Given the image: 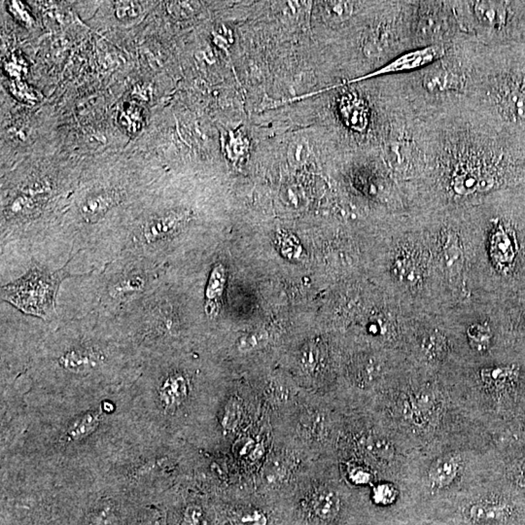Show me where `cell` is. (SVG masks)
<instances>
[{"label":"cell","instance_id":"1","mask_svg":"<svg viewBox=\"0 0 525 525\" xmlns=\"http://www.w3.org/2000/svg\"><path fill=\"white\" fill-rule=\"evenodd\" d=\"M423 119L427 126V168L417 212L465 208L525 187V142L467 100Z\"/></svg>","mask_w":525,"mask_h":525},{"label":"cell","instance_id":"2","mask_svg":"<svg viewBox=\"0 0 525 525\" xmlns=\"http://www.w3.org/2000/svg\"><path fill=\"white\" fill-rule=\"evenodd\" d=\"M386 271L394 303L407 315L440 314L451 308L416 213L391 221Z\"/></svg>","mask_w":525,"mask_h":525},{"label":"cell","instance_id":"3","mask_svg":"<svg viewBox=\"0 0 525 525\" xmlns=\"http://www.w3.org/2000/svg\"><path fill=\"white\" fill-rule=\"evenodd\" d=\"M466 100L525 142V43L487 47L475 42Z\"/></svg>","mask_w":525,"mask_h":525},{"label":"cell","instance_id":"4","mask_svg":"<svg viewBox=\"0 0 525 525\" xmlns=\"http://www.w3.org/2000/svg\"><path fill=\"white\" fill-rule=\"evenodd\" d=\"M475 42L460 36L445 57L410 74L388 76L396 93L421 118H429L467 100Z\"/></svg>","mask_w":525,"mask_h":525},{"label":"cell","instance_id":"5","mask_svg":"<svg viewBox=\"0 0 525 525\" xmlns=\"http://www.w3.org/2000/svg\"><path fill=\"white\" fill-rule=\"evenodd\" d=\"M398 95V93H397ZM383 160L416 212L427 168V126L398 95L383 135Z\"/></svg>","mask_w":525,"mask_h":525},{"label":"cell","instance_id":"6","mask_svg":"<svg viewBox=\"0 0 525 525\" xmlns=\"http://www.w3.org/2000/svg\"><path fill=\"white\" fill-rule=\"evenodd\" d=\"M416 214L423 227L436 271L451 308L468 301L467 261L460 210H423Z\"/></svg>","mask_w":525,"mask_h":525},{"label":"cell","instance_id":"7","mask_svg":"<svg viewBox=\"0 0 525 525\" xmlns=\"http://www.w3.org/2000/svg\"><path fill=\"white\" fill-rule=\"evenodd\" d=\"M462 36L487 47L525 43V1H454Z\"/></svg>","mask_w":525,"mask_h":525},{"label":"cell","instance_id":"8","mask_svg":"<svg viewBox=\"0 0 525 525\" xmlns=\"http://www.w3.org/2000/svg\"><path fill=\"white\" fill-rule=\"evenodd\" d=\"M401 25L407 51L449 46L461 36L454 1H401Z\"/></svg>","mask_w":525,"mask_h":525},{"label":"cell","instance_id":"9","mask_svg":"<svg viewBox=\"0 0 525 525\" xmlns=\"http://www.w3.org/2000/svg\"><path fill=\"white\" fill-rule=\"evenodd\" d=\"M69 276H72L65 268L52 273L30 269L22 278L2 287V299L23 313L45 317L55 308L60 283Z\"/></svg>","mask_w":525,"mask_h":525},{"label":"cell","instance_id":"10","mask_svg":"<svg viewBox=\"0 0 525 525\" xmlns=\"http://www.w3.org/2000/svg\"><path fill=\"white\" fill-rule=\"evenodd\" d=\"M447 51V46L438 45L405 52V53L398 56L397 58H394L391 62L386 63L381 69L375 70L371 74L363 75V76L357 77V78L344 79L341 83H337L336 85L309 93V97L313 98L314 96L320 95V93L337 90L342 87L353 85V84L362 83V82L394 76V75L410 74V72H414L427 67L430 63L445 57Z\"/></svg>","mask_w":525,"mask_h":525},{"label":"cell","instance_id":"11","mask_svg":"<svg viewBox=\"0 0 525 525\" xmlns=\"http://www.w3.org/2000/svg\"><path fill=\"white\" fill-rule=\"evenodd\" d=\"M339 120L346 130L366 137L372 131L374 112L364 96L356 91H348L337 100Z\"/></svg>","mask_w":525,"mask_h":525},{"label":"cell","instance_id":"12","mask_svg":"<svg viewBox=\"0 0 525 525\" xmlns=\"http://www.w3.org/2000/svg\"><path fill=\"white\" fill-rule=\"evenodd\" d=\"M189 217L188 212H172L152 218L143 227V238L148 243L166 240L179 232Z\"/></svg>","mask_w":525,"mask_h":525},{"label":"cell","instance_id":"13","mask_svg":"<svg viewBox=\"0 0 525 525\" xmlns=\"http://www.w3.org/2000/svg\"><path fill=\"white\" fill-rule=\"evenodd\" d=\"M511 515L506 504L480 501L463 511V517L473 525H497L507 522Z\"/></svg>","mask_w":525,"mask_h":525},{"label":"cell","instance_id":"14","mask_svg":"<svg viewBox=\"0 0 525 525\" xmlns=\"http://www.w3.org/2000/svg\"><path fill=\"white\" fill-rule=\"evenodd\" d=\"M313 491L309 492V509L314 517L321 522H333L341 512V498L336 492L329 489H318L313 485Z\"/></svg>","mask_w":525,"mask_h":525},{"label":"cell","instance_id":"15","mask_svg":"<svg viewBox=\"0 0 525 525\" xmlns=\"http://www.w3.org/2000/svg\"><path fill=\"white\" fill-rule=\"evenodd\" d=\"M122 194L116 190H105L88 197L80 206V212L88 222H96L121 203Z\"/></svg>","mask_w":525,"mask_h":525},{"label":"cell","instance_id":"16","mask_svg":"<svg viewBox=\"0 0 525 525\" xmlns=\"http://www.w3.org/2000/svg\"><path fill=\"white\" fill-rule=\"evenodd\" d=\"M227 281V271L219 264L213 268L205 290V311L210 316H216L219 313L220 300L224 293Z\"/></svg>","mask_w":525,"mask_h":525},{"label":"cell","instance_id":"17","mask_svg":"<svg viewBox=\"0 0 525 525\" xmlns=\"http://www.w3.org/2000/svg\"><path fill=\"white\" fill-rule=\"evenodd\" d=\"M160 393L166 407H179L189 395L188 379L181 374L170 375L164 381Z\"/></svg>","mask_w":525,"mask_h":525},{"label":"cell","instance_id":"18","mask_svg":"<svg viewBox=\"0 0 525 525\" xmlns=\"http://www.w3.org/2000/svg\"><path fill=\"white\" fill-rule=\"evenodd\" d=\"M362 4L364 3L355 1L323 2V16L331 25H343L357 14Z\"/></svg>","mask_w":525,"mask_h":525},{"label":"cell","instance_id":"19","mask_svg":"<svg viewBox=\"0 0 525 525\" xmlns=\"http://www.w3.org/2000/svg\"><path fill=\"white\" fill-rule=\"evenodd\" d=\"M458 468V462L454 457H442L433 464L429 472V478L435 487H447L456 477Z\"/></svg>","mask_w":525,"mask_h":525},{"label":"cell","instance_id":"20","mask_svg":"<svg viewBox=\"0 0 525 525\" xmlns=\"http://www.w3.org/2000/svg\"><path fill=\"white\" fill-rule=\"evenodd\" d=\"M60 363L69 371L83 372L95 368L98 364V359L96 354L90 351L72 349L63 354Z\"/></svg>","mask_w":525,"mask_h":525},{"label":"cell","instance_id":"21","mask_svg":"<svg viewBox=\"0 0 525 525\" xmlns=\"http://www.w3.org/2000/svg\"><path fill=\"white\" fill-rule=\"evenodd\" d=\"M353 377L356 381L369 384L376 381L383 374V365L381 361L372 356L360 358L351 368Z\"/></svg>","mask_w":525,"mask_h":525},{"label":"cell","instance_id":"22","mask_svg":"<svg viewBox=\"0 0 525 525\" xmlns=\"http://www.w3.org/2000/svg\"><path fill=\"white\" fill-rule=\"evenodd\" d=\"M274 241H276V247L286 259L291 260V261L301 260L303 247L296 236L288 232H278L276 234Z\"/></svg>","mask_w":525,"mask_h":525},{"label":"cell","instance_id":"23","mask_svg":"<svg viewBox=\"0 0 525 525\" xmlns=\"http://www.w3.org/2000/svg\"><path fill=\"white\" fill-rule=\"evenodd\" d=\"M234 525H268V519L266 515L262 514L261 511L252 510H238L234 513L233 517Z\"/></svg>","mask_w":525,"mask_h":525},{"label":"cell","instance_id":"24","mask_svg":"<svg viewBox=\"0 0 525 525\" xmlns=\"http://www.w3.org/2000/svg\"><path fill=\"white\" fill-rule=\"evenodd\" d=\"M267 342L266 335L260 332L252 333L241 337L238 341V349L243 353L256 350L265 346Z\"/></svg>","mask_w":525,"mask_h":525},{"label":"cell","instance_id":"25","mask_svg":"<svg viewBox=\"0 0 525 525\" xmlns=\"http://www.w3.org/2000/svg\"><path fill=\"white\" fill-rule=\"evenodd\" d=\"M142 6L138 2L118 1L115 3L116 17L122 21L133 20L142 14Z\"/></svg>","mask_w":525,"mask_h":525},{"label":"cell","instance_id":"26","mask_svg":"<svg viewBox=\"0 0 525 525\" xmlns=\"http://www.w3.org/2000/svg\"><path fill=\"white\" fill-rule=\"evenodd\" d=\"M143 286H144V280L142 276H130V278H126L119 281L114 286L113 293L114 295H118V296L131 294V293L139 291L142 289Z\"/></svg>","mask_w":525,"mask_h":525},{"label":"cell","instance_id":"27","mask_svg":"<svg viewBox=\"0 0 525 525\" xmlns=\"http://www.w3.org/2000/svg\"><path fill=\"white\" fill-rule=\"evenodd\" d=\"M397 498V491L390 484H379L372 492V500L379 506L392 505Z\"/></svg>","mask_w":525,"mask_h":525},{"label":"cell","instance_id":"28","mask_svg":"<svg viewBox=\"0 0 525 525\" xmlns=\"http://www.w3.org/2000/svg\"><path fill=\"white\" fill-rule=\"evenodd\" d=\"M368 449L372 456L381 459H390L394 456L392 445L389 444L388 440L375 438L368 440Z\"/></svg>","mask_w":525,"mask_h":525},{"label":"cell","instance_id":"29","mask_svg":"<svg viewBox=\"0 0 525 525\" xmlns=\"http://www.w3.org/2000/svg\"><path fill=\"white\" fill-rule=\"evenodd\" d=\"M193 4L192 2H170L168 8L175 17H188L194 11Z\"/></svg>","mask_w":525,"mask_h":525},{"label":"cell","instance_id":"30","mask_svg":"<svg viewBox=\"0 0 525 525\" xmlns=\"http://www.w3.org/2000/svg\"><path fill=\"white\" fill-rule=\"evenodd\" d=\"M186 525H205L203 522V513L199 509H190L185 517Z\"/></svg>","mask_w":525,"mask_h":525},{"label":"cell","instance_id":"31","mask_svg":"<svg viewBox=\"0 0 525 525\" xmlns=\"http://www.w3.org/2000/svg\"><path fill=\"white\" fill-rule=\"evenodd\" d=\"M369 473L366 472L364 470H360V469L354 471L353 475H351V479L354 482H357V484H366L369 480Z\"/></svg>","mask_w":525,"mask_h":525},{"label":"cell","instance_id":"32","mask_svg":"<svg viewBox=\"0 0 525 525\" xmlns=\"http://www.w3.org/2000/svg\"><path fill=\"white\" fill-rule=\"evenodd\" d=\"M524 330H525V326H524Z\"/></svg>","mask_w":525,"mask_h":525}]
</instances>
